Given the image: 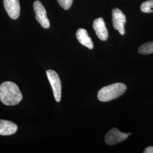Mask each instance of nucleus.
Masks as SVG:
<instances>
[{
	"label": "nucleus",
	"instance_id": "9",
	"mask_svg": "<svg viewBox=\"0 0 153 153\" xmlns=\"http://www.w3.org/2000/svg\"><path fill=\"white\" fill-rule=\"evenodd\" d=\"M18 129L16 124L10 121L0 120V135L10 136L14 134Z\"/></svg>",
	"mask_w": 153,
	"mask_h": 153
},
{
	"label": "nucleus",
	"instance_id": "4",
	"mask_svg": "<svg viewBox=\"0 0 153 153\" xmlns=\"http://www.w3.org/2000/svg\"><path fill=\"white\" fill-rule=\"evenodd\" d=\"M33 10L35 14V18L37 21L40 24L42 27L47 29L50 27L49 19L47 16V11L44 6L39 1H36L33 3Z\"/></svg>",
	"mask_w": 153,
	"mask_h": 153
},
{
	"label": "nucleus",
	"instance_id": "13",
	"mask_svg": "<svg viewBox=\"0 0 153 153\" xmlns=\"http://www.w3.org/2000/svg\"><path fill=\"white\" fill-rule=\"evenodd\" d=\"M58 3L64 10H68L71 7L73 0H57Z\"/></svg>",
	"mask_w": 153,
	"mask_h": 153
},
{
	"label": "nucleus",
	"instance_id": "7",
	"mask_svg": "<svg viewBox=\"0 0 153 153\" xmlns=\"http://www.w3.org/2000/svg\"><path fill=\"white\" fill-rule=\"evenodd\" d=\"M4 5L8 16L13 19H16L20 14L19 0H4Z\"/></svg>",
	"mask_w": 153,
	"mask_h": 153
},
{
	"label": "nucleus",
	"instance_id": "3",
	"mask_svg": "<svg viewBox=\"0 0 153 153\" xmlns=\"http://www.w3.org/2000/svg\"><path fill=\"white\" fill-rule=\"evenodd\" d=\"M47 78L53 90L55 100L59 102L61 98V82L58 74L52 70H48L46 72Z\"/></svg>",
	"mask_w": 153,
	"mask_h": 153
},
{
	"label": "nucleus",
	"instance_id": "5",
	"mask_svg": "<svg viewBox=\"0 0 153 153\" xmlns=\"http://www.w3.org/2000/svg\"><path fill=\"white\" fill-rule=\"evenodd\" d=\"M112 24L115 30H117L121 35L125 34L124 25L126 22V15L118 8H115L112 11Z\"/></svg>",
	"mask_w": 153,
	"mask_h": 153
},
{
	"label": "nucleus",
	"instance_id": "8",
	"mask_svg": "<svg viewBox=\"0 0 153 153\" xmlns=\"http://www.w3.org/2000/svg\"><path fill=\"white\" fill-rule=\"evenodd\" d=\"M93 28L100 40L102 41H106L107 40L108 38V33L105 26V23L102 18H99L94 20Z\"/></svg>",
	"mask_w": 153,
	"mask_h": 153
},
{
	"label": "nucleus",
	"instance_id": "14",
	"mask_svg": "<svg viewBox=\"0 0 153 153\" xmlns=\"http://www.w3.org/2000/svg\"><path fill=\"white\" fill-rule=\"evenodd\" d=\"M144 153H153V146H149L146 148L144 151Z\"/></svg>",
	"mask_w": 153,
	"mask_h": 153
},
{
	"label": "nucleus",
	"instance_id": "6",
	"mask_svg": "<svg viewBox=\"0 0 153 153\" xmlns=\"http://www.w3.org/2000/svg\"><path fill=\"white\" fill-rule=\"evenodd\" d=\"M128 137V133H123L114 128L108 131L105 136V142L108 145H114L122 142Z\"/></svg>",
	"mask_w": 153,
	"mask_h": 153
},
{
	"label": "nucleus",
	"instance_id": "11",
	"mask_svg": "<svg viewBox=\"0 0 153 153\" xmlns=\"http://www.w3.org/2000/svg\"><path fill=\"white\" fill-rule=\"evenodd\" d=\"M138 53L141 55H149L153 53V42L141 45L138 48Z\"/></svg>",
	"mask_w": 153,
	"mask_h": 153
},
{
	"label": "nucleus",
	"instance_id": "12",
	"mask_svg": "<svg viewBox=\"0 0 153 153\" xmlns=\"http://www.w3.org/2000/svg\"><path fill=\"white\" fill-rule=\"evenodd\" d=\"M141 10L143 13H149L153 12V0H148L141 5Z\"/></svg>",
	"mask_w": 153,
	"mask_h": 153
},
{
	"label": "nucleus",
	"instance_id": "10",
	"mask_svg": "<svg viewBox=\"0 0 153 153\" xmlns=\"http://www.w3.org/2000/svg\"><path fill=\"white\" fill-rule=\"evenodd\" d=\"M77 40L81 44L86 47L88 49H92L94 48V44L91 39L88 36L87 31L84 28H79L76 33Z\"/></svg>",
	"mask_w": 153,
	"mask_h": 153
},
{
	"label": "nucleus",
	"instance_id": "1",
	"mask_svg": "<svg viewBox=\"0 0 153 153\" xmlns=\"http://www.w3.org/2000/svg\"><path fill=\"white\" fill-rule=\"evenodd\" d=\"M23 98L18 86L14 82L6 81L0 85V100L6 105H16Z\"/></svg>",
	"mask_w": 153,
	"mask_h": 153
},
{
	"label": "nucleus",
	"instance_id": "15",
	"mask_svg": "<svg viewBox=\"0 0 153 153\" xmlns=\"http://www.w3.org/2000/svg\"><path fill=\"white\" fill-rule=\"evenodd\" d=\"M128 136H131V133H128Z\"/></svg>",
	"mask_w": 153,
	"mask_h": 153
},
{
	"label": "nucleus",
	"instance_id": "2",
	"mask_svg": "<svg viewBox=\"0 0 153 153\" xmlns=\"http://www.w3.org/2000/svg\"><path fill=\"white\" fill-rule=\"evenodd\" d=\"M126 90V86L123 83H116L102 88L98 93L99 100L107 102L120 97Z\"/></svg>",
	"mask_w": 153,
	"mask_h": 153
}]
</instances>
